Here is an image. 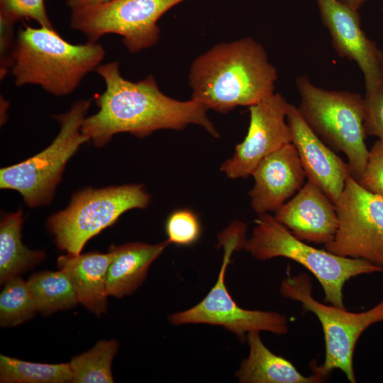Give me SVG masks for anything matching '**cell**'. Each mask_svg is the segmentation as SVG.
Instances as JSON below:
<instances>
[{
  "instance_id": "cell-1",
  "label": "cell",
  "mask_w": 383,
  "mask_h": 383,
  "mask_svg": "<svg viewBox=\"0 0 383 383\" xmlns=\"http://www.w3.org/2000/svg\"><path fill=\"white\" fill-rule=\"evenodd\" d=\"M96 71L104 81L105 90L95 99L98 111L86 117L82 127L94 146H104L120 133L143 138L161 129L182 130L189 124L219 137L206 106L194 99L183 101L167 96L153 76L127 80L121 75L117 61L99 65Z\"/></svg>"
},
{
  "instance_id": "cell-2",
  "label": "cell",
  "mask_w": 383,
  "mask_h": 383,
  "mask_svg": "<svg viewBox=\"0 0 383 383\" xmlns=\"http://www.w3.org/2000/svg\"><path fill=\"white\" fill-rule=\"evenodd\" d=\"M278 75L264 47L251 37L214 45L193 62L189 84L194 99L227 113L274 93Z\"/></svg>"
},
{
  "instance_id": "cell-3",
  "label": "cell",
  "mask_w": 383,
  "mask_h": 383,
  "mask_svg": "<svg viewBox=\"0 0 383 383\" xmlns=\"http://www.w3.org/2000/svg\"><path fill=\"white\" fill-rule=\"evenodd\" d=\"M105 55L97 43L74 45L55 29L26 25L18 31L11 72L16 86L36 84L51 94L65 96L96 70Z\"/></svg>"
},
{
  "instance_id": "cell-4",
  "label": "cell",
  "mask_w": 383,
  "mask_h": 383,
  "mask_svg": "<svg viewBox=\"0 0 383 383\" xmlns=\"http://www.w3.org/2000/svg\"><path fill=\"white\" fill-rule=\"evenodd\" d=\"M295 84L302 118L325 144L346 156L350 175L358 182L370 153L365 142L364 97L356 92L318 87L306 75L298 77Z\"/></svg>"
},
{
  "instance_id": "cell-5",
  "label": "cell",
  "mask_w": 383,
  "mask_h": 383,
  "mask_svg": "<svg viewBox=\"0 0 383 383\" xmlns=\"http://www.w3.org/2000/svg\"><path fill=\"white\" fill-rule=\"evenodd\" d=\"M254 223L243 249L260 261L282 257L298 262L315 276L325 301L335 306L345 309L343 289L350 278L383 272L382 267L363 259L339 256L306 243L270 213L259 214Z\"/></svg>"
},
{
  "instance_id": "cell-6",
  "label": "cell",
  "mask_w": 383,
  "mask_h": 383,
  "mask_svg": "<svg viewBox=\"0 0 383 383\" xmlns=\"http://www.w3.org/2000/svg\"><path fill=\"white\" fill-rule=\"evenodd\" d=\"M247 226L235 221L218 235V246L223 247L222 265L213 287L196 305L183 311L172 313L169 321L175 326L209 324L220 326L241 339L252 331H267L284 335L289 331L285 316L276 311L245 309L239 306L228 292L226 272L235 251L243 249Z\"/></svg>"
},
{
  "instance_id": "cell-7",
  "label": "cell",
  "mask_w": 383,
  "mask_h": 383,
  "mask_svg": "<svg viewBox=\"0 0 383 383\" xmlns=\"http://www.w3.org/2000/svg\"><path fill=\"white\" fill-rule=\"evenodd\" d=\"M91 100L75 101L64 113L54 116L60 131L52 143L38 154L1 168V189L18 192L30 207L49 204L69 159L89 138L82 133Z\"/></svg>"
},
{
  "instance_id": "cell-8",
  "label": "cell",
  "mask_w": 383,
  "mask_h": 383,
  "mask_svg": "<svg viewBox=\"0 0 383 383\" xmlns=\"http://www.w3.org/2000/svg\"><path fill=\"white\" fill-rule=\"evenodd\" d=\"M150 202V196L140 184L87 188L75 193L65 209L50 216L47 225L60 250L79 255L89 240L123 213L145 209Z\"/></svg>"
},
{
  "instance_id": "cell-9",
  "label": "cell",
  "mask_w": 383,
  "mask_h": 383,
  "mask_svg": "<svg viewBox=\"0 0 383 383\" xmlns=\"http://www.w3.org/2000/svg\"><path fill=\"white\" fill-rule=\"evenodd\" d=\"M279 292L283 297L301 303L304 310L313 313L321 322L326 357L323 364L314 368V373L324 379L338 369L351 383H355L353 361L355 348L365 330L383 321V300L370 309L357 313L325 305L313 296L311 278L306 273L284 278Z\"/></svg>"
},
{
  "instance_id": "cell-10",
  "label": "cell",
  "mask_w": 383,
  "mask_h": 383,
  "mask_svg": "<svg viewBox=\"0 0 383 383\" xmlns=\"http://www.w3.org/2000/svg\"><path fill=\"white\" fill-rule=\"evenodd\" d=\"M187 0H110L71 10L70 28L96 43L104 35L122 37L131 53L155 45L160 38L159 19Z\"/></svg>"
},
{
  "instance_id": "cell-11",
  "label": "cell",
  "mask_w": 383,
  "mask_h": 383,
  "mask_svg": "<svg viewBox=\"0 0 383 383\" xmlns=\"http://www.w3.org/2000/svg\"><path fill=\"white\" fill-rule=\"evenodd\" d=\"M335 206L338 230L325 249L383 268V196L365 189L350 175Z\"/></svg>"
},
{
  "instance_id": "cell-12",
  "label": "cell",
  "mask_w": 383,
  "mask_h": 383,
  "mask_svg": "<svg viewBox=\"0 0 383 383\" xmlns=\"http://www.w3.org/2000/svg\"><path fill=\"white\" fill-rule=\"evenodd\" d=\"M289 103L273 93L249 106L250 123L244 140L235 145L233 156L220 170L231 179H245L266 156L292 143L287 115Z\"/></svg>"
},
{
  "instance_id": "cell-13",
  "label": "cell",
  "mask_w": 383,
  "mask_h": 383,
  "mask_svg": "<svg viewBox=\"0 0 383 383\" xmlns=\"http://www.w3.org/2000/svg\"><path fill=\"white\" fill-rule=\"evenodd\" d=\"M332 45L343 58L355 62L363 74L365 94L383 89V52L361 27L358 11L339 0H315Z\"/></svg>"
},
{
  "instance_id": "cell-14",
  "label": "cell",
  "mask_w": 383,
  "mask_h": 383,
  "mask_svg": "<svg viewBox=\"0 0 383 383\" xmlns=\"http://www.w3.org/2000/svg\"><path fill=\"white\" fill-rule=\"evenodd\" d=\"M251 175L254 185L249 196L258 215L276 212L300 190L306 177L292 143L263 158Z\"/></svg>"
},
{
  "instance_id": "cell-15",
  "label": "cell",
  "mask_w": 383,
  "mask_h": 383,
  "mask_svg": "<svg viewBox=\"0 0 383 383\" xmlns=\"http://www.w3.org/2000/svg\"><path fill=\"white\" fill-rule=\"evenodd\" d=\"M287 123L308 180L313 182L335 204L348 177V163L325 144L308 126L298 109L289 104Z\"/></svg>"
},
{
  "instance_id": "cell-16",
  "label": "cell",
  "mask_w": 383,
  "mask_h": 383,
  "mask_svg": "<svg viewBox=\"0 0 383 383\" xmlns=\"http://www.w3.org/2000/svg\"><path fill=\"white\" fill-rule=\"evenodd\" d=\"M274 216L296 238L308 243L327 244L336 234L335 204L310 180Z\"/></svg>"
},
{
  "instance_id": "cell-17",
  "label": "cell",
  "mask_w": 383,
  "mask_h": 383,
  "mask_svg": "<svg viewBox=\"0 0 383 383\" xmlns=\"http://www.w3.org/2000/svg\"><path fill=\"white\" fill-rule=\"evenodd\" d=\"M113 252H91L61 255L57 259L59 270L70 280L79 302L87 310L100 316L107 307L106 279Z\"/></svg>"
},
{
  "instance_id": "cell-18",
  "label": "cell",
  "mask_w": 383,
  "mask_h": 383,
  "mask_svg": "<svg viewBox=\"0 0 383 383\" xmlns=\"http://www.w3.org/2000/svg\"><path fill=\"white\" fill-rule=\"evenodd\" d=\"M170 244L167 240L157 244L140 242L111 245L113 252L109 265L106 288L109 296L121 298L133 294L145 281L152 263Z\"/></svg>"
},
{
  "instance_id": "cell-19",
  "label": "cell",
  "mask_w": 383,
  "mask_h": 383,
  "mask_svg": "<svg viewBox=\"0 0 383 383\" xmlns=\"http://www.w3.org/2000/svg\"><path fill=\"white\" fill-rule=\"evenodd\" d=\"M249 355L235 372L241 383H319L324 379L313 373L304 376L288 360L274 354L263 343L260 332L246 335Z\"/></svg>"
},
{
  "instance_id": "cell-20",
  "label": "cell",
  "mask_w": 383,
  "mask_h": 383,
  "mask_svg": "<svg viewBox=\"0 0 383 383\" xmlns=\"http://www.w3.org/2000/svg\"><path fill=\"white\" fill-rule=\"evenodd\" d=\"M23 212L4 214L0 222V283L21 276L45 257L42 250H32L21 241Z\"/></svg>"
},
{
  "instance_id": "cell-21",
  "label": "cell",
  "mask_w": 383,
  "mask_h": 383,
  "mask_svg": "<svg viewBox=\"0 0 383 383\" xmlns=\"http://www.w3.org/2000/svg\"><path fill=\"white\" fill-rule=\"evenodd\" d=\"M27 284L38 312L45 316L72 309L79 303L70 280L60 270L34 273L30 276Z\"/></svg>"
},
{
  "instance_id": "cell-22",
  "label": "cell",
  "mask_w": 383,
  "mask_h": 383,
  "mask_svg": "<svg viewBox=\"0 0 383 383\" xmlns=\"http://www.w3.org/2000/svg\"><path fill=\"white\" fill-rule=\"evenodd\" d=\"M72 379L70 363H36L0 355L1 383H65Z\"/></svg>"
},
{
  "instance_id": "cell-23",
  "label": "cell",
  "mask_w": 383,
  "mask_h": 383,
  "mask_svg": "<svg viewBox=\"0 0 383 383\" xmlns=\"http://www.w3.org/2000/svg\"><path fill=\"white\" fill-rule=\"evenodd\" d=\"M118 348V343L116 340H102L88 351L73 357L70 362L72 382H113L111 363Z\"/></svg>"
},
{
  "instance_id": "cell-24",
  "label": "cell",
  "mask_w": 383,
  "mask_h": 383,
  "mask_svg": "<svg viewBox=\"0 0 383 383\" xmlns=\"http://www.w3.org/2000/svg\"><path fill=\"white\" fill-rule=\"evenodd\" d=\"M0 294V325L13 327L32 318L38 312L27 281L20 276L4 284Z\"/></svg>"
},
{
  "instance_id": "cell-25",
  "label": "cell",
  "mask_w": 383,
  "mask_h": 383,
  "mask_svg": "<svg viewBox=\"0 0 383 383\" xmlns=\"http://www.w3.org/2000/svg\"><path fill=\"white\" fill-rule=\"evenodd\" d=\"M165 231L170 243L189 246L200 238L201 225L193 211L181 209L169 215L165 223Z\"/></svg>"
},
{
  "instance_id": "cell-26",
  "label": "cell",
  "mask_w": 383,
  "mask_h": 383,
  "mask_svg": "<svg viewBox=\"0 0 383 383\" xmlns=\"http://www.w3.org/2000/svg\"><path fill=\"white\" fill-rule=\"evenodd\" d=\"M0 16L13 23L31 19L41 27L55 29L47 13L44 0H0Z\"/></svg>"
},
{
  "instance_id": "cell-27",
  "label": "cell",
  "mask_w": 383,
  "mask_h": 383,
  "mask_svg": "<svg viewBox=\"0 0 383 383\" xmlns=\"http://www.w3.org/2000/svg\"><path fill=\"white\" fill-rule=\"evenodd\" d=\"M365 189L383 196V140L372 146L366 169L358 181Z\"/></svg>"
},
{
  "instance_id": "cell-28",
  "label": "cell",
  "mask_w": 383,
  "mask_h": 383,
  "mask_svg": "<svg viewBox=\"0 0 383 383\" xmlns=\"http://www.w3.org/2000/svg\"><path fill=\"white\" fill-rule=\"evenodd\" d=\"M364 129L366 135L383 140V89L365 94Z\"/></svg>"
},
{
  "instance_id": "cell-29",
  "label": "cell",
  "mask_w": 383,
  "mask_h": 383,
  "mask_svg": "<svg viewBox=\"0 0 383 383\" xmlns=\"http://www.w3.org/2000/svg\"><path fill=\"white\" fill-rule=\"evenodd\" d=\"M13 23L0 16V76L4 79L11 69L16 40Z\"/></svg>"
},
{
  "instance_id": "cell-30",
  "label": "cell",
  "mask_w": 383,
  "mask_h": 383,
  "mask_svg": "<svg viewBox=\"0 0 383 383\" xmlns=\"http://www.w3.org/2000/svg\"><path fill=\"white\" fill-rule=\"evenodd\" d=\"M110 0H65V4L71 10L102 4Z\"/></svg>"
},
{
  "instance_id": "cell-31",
  "label": "cell",
  "mask_w": 383,
  "mask_h": 383,
  "mask_svg": "<svg viewBox=\"0 0 383 383\" xmlns=\"http://www.w3.org/2000/svg\"><path fill=\"white\" fill-rule=\"evenodd\" d=\"M350 8L358 11L366 0H339Z\"/></svg>"
}]
</instances>
